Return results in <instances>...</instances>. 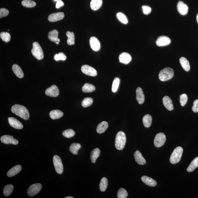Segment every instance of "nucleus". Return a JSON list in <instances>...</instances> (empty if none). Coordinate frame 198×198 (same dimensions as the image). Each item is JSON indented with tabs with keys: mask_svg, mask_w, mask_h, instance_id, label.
<instances>
[{
	"mask_svg": "<svg viewBox=\"0 0 198 198\" xmlns=\"http://www.w3.org/2000/svg\"><path fill=\"white\" fill-rule=\"evenodd\" d=\"M11 111L14 114L25 120H27L30 118L28 110L24 106L16 104L12 107Z\"/></svg>",
	"mask_w": 198,
	"mask_h": 198,
	"instance_id": "nucleus-1",
	"label": "nucleus"
},
{
	"mask_svg": "<svg viewBox=\"0 0 198 198\" xmlns=\"http://www.w3.org/2000/svg\"><path fill=\"white\" fill-rule=\"evenodd\" d=\"M126 142V137L125 133L123 131H119L117 134L115 141V146L117 150H122L123 149Z\"/></svg>",
	"mask_w": 198,
	"mask_h": 198,
	"instance_id": "nucleus-2",
	"label": "nucleus"
},
{
	"mask_svg": "<svg viewBox=\"0 0 198 198\" xmlns=\"http://www.w3.org/2000/svg\"><path fill=\"white\" fill-rule=\"evenodd\" d=\"M174 71L173 69L169 67H166L161 70L159 73V79L162 82L169 80L173 78Z\"/></svg>",
	"mask_w": 198,
	"mask_h": 198,
	"instance_id": "nucleus-3",
	"label": "nucleus"
},
{
	"mask_svg": "<svg viewBox=\"0 0 198 198\" xmlns=\"http://www.w3.org/2000/svg\"><path fill=\"white\" fill-rule=\"evenodd\" d=\"M183 152V150L182 147H178L175 149L170 156V162L174 165L179 162L181 158Z\"/></svg>",
	"mask_w": 198,
	"mask_h": 198,
	"instance_id": "nucleus-4",
	"label": "nucleus"
},
{
	"mask_svg": "<svg viewBox=\"0 0 198 198\" xmlns=\"http://www.w3.org/2000/svg\"><path fill=\"white\" fill-rule=\"evenodd\" d=\"M31 53L33 56L38 60L42 59L44 57V53L42 49L37 42L33 43Z\"/></svg>",
	"mask_w": 198,
	"mask_h": 198,
	"instance_id": "nucleus-5",
	"label": "nucleus"
},
{
	"mask_svg": "<svg viewBox=\"0 0 198 198\" xmlns=\"http://www.w3.org/2000/svg\"><path fill=\"white\" fill-rule=\"evenodd\" d=\"M53 162L56 172L59 174H62L63 172L64 167L61 158L57 155H54L53 157Z\"/></svg>",
	"mask_w": 198,
	"mask_h": 198,
	"instance_id": "nucleus-6",
	"label": "nucleus"
},
{
	"mask_svg": "<svg viewBox=\"0 0 198 198\" xmlns=\"http://www.w3.org/2000/svg\"><path fill=\"white\" fill-rule=\"evenodd\" d=\"M42 188L41 183H35L30 185L28 190V194L30 197L36 195L39 193Z\"/></svg>",
	"mask_w": 198,
	"mask_h": 198,
	"instance_id": "nucleus-7",
	"label": "nucleus"
},
{
	"mask_svg": "<svg viewBox=\"0 0 198 198\" xmlns=\"http://www.w3.org/2000/svg\"><path fill=\"white\" fill-rule=\"evenodd\" d=\"M166 141L165 135L163 133H159L155 137L154 144L155 146L157 148L162 147L165 144Z\"/></svg>",
	"mask_w": 198,
	"mask_h": 198,
	"instance_id": "nucleus-8",
	"label": "nucleus"
},
{
	"mask_svg": "<svg viewBox=\"0 0 198 198\" xmlns=\"http://www.w3.org/2000/svg\"><path fill=\"white\" fill-rule=\"evenodd\" d=\"M81 70L83 73L88 76H96L97 75V71L93 67L89 65H85L82 66Z\"/></svg>",
	"mask_w": 198,
	"mask_h": 198,
	"instance_id": "nucleus-9",
	"label": "nucleus"
},
{
	"mask_svg": "<svg viewBox=\"0 0 198 198\" xmlns=\"http://www.w3.org/2000/svg\"><path fill=\"white\" fill-rule=\"evenodd\" d=\"M59 89L55 85L52 86L49 88H47L45 91L46 94L51 97H57L59 95Z\"/></svg>",
	"mask_w": 198,
	"mask_h": 198,
	"instance_id": "nucleus-10",
	"label": "nucleus"
},
{
	"mask_svg": "<svg viewBox=\"0 0 198 198\" xmlns=\"http://www.w3.org/2000/svg\"><path fill=\"white\" fill-rule=\"evenodd\" d=\"M171 41L168 37L165 36H159L156 41V44L158 46H165L171 44Z\"/></svg>",
	"mask_w": 198,
	"mask_h": 198,
	"instance_id": "nucleus-11",
	"label": "nucleus"
},
{
	"mask_svg": "<svg viewBox=\"0 0 198 198\" xmlns=\"http://www.w3.org/2000/svg\"><path fill=\"white\" fill-rule=\"evenodd\" d=\"M1 142L4 144H12L16 145L18 144V141L16 139H14L13 136L9 135H4L1 138Z\"/></svg>",
	"mask_w": 198,
	"mask_h": 198,
	"instance_id": "nucleus-12",
	"label": "nucleus"
},
{
	"mask_svg": "<svg viewBox=\"0 0 198 198\" xmlns=\"http://www.w3.org/2000/svg\"><path fill=\"white\" fill-rule=\"evenodd\" d=\"M178 12L183 16H185L188 13V7L182 1H179L177 5Z\"/></svg>",
	"mask_w": 198,
	"mask_h": 198,
	"instance_id": "nucleus-13",
	"label": "nucleus"
},
{
	"mask_svg": "<svg viewBox=\"0 0 198 198\" xmlns=\"http://www.w3.org/2000/svg\"><path fill=\"white\" fill-rule=\"evenodd\" d=\"M8 119L9 124L13 128L19 130L22 129L23 128L22 124L14 117H9Z\"/></svg>",
	"mask_w": 198,
	"mask_h": 198,
	"instance_id": "nucleus-14",
	"label": "nucleus"
},
{
	"mask_svg": "<svg viewBox=\"0 0 198 198\" xmlns=\"http://www.w3.org/2000/svg\"><path fill=\"white\" fill-rule=\"evenodd\" d=\"M90 47L94 51H98L100 48L101 45L99 40L95 37H92L90 39Z\"/></svg>",
	"mask_w": 198,
	"mask_h": 198,
	"instance_id": "nucleus-15",
	"label": "nucleus"
},
{
	"mask_svg": "<svg viewBox=\"0 0 198 198\" xmlns=\"http://www.w3.org/2000/svg\"><path fill=\"white\" fill-rule=\"evenodd\" d=\"M64 17V14L62 12L51 14L49 16L48 20L50 22H56L62 20Z\"/></svg>",
	"mask_w": 198,
	"mask_h": 198,
	"instance_id": "nucleus-16",
	"label": "nucleus"
},
{
	"mask_svg": "<svg viewBox=\"0 0 198 198\" xmlns=\"http://www.w3.org/2000/svg\"><path fill=\"white\" fill-rule=\"evenodd\" d=\"M131 55L126 52L121 53L119 56L120 62L123 64H128L131 61Z\"/></svg>",
	"mask_w": 198,
	"mask_h": 198,
	"instance_id": "nucleus-17",
	"label": "nucleus"
},
{
	"mask_svg": "<svg viewBox=\"0 0 198 198\" xmlns=\"http://www.w3.org/2000/svg\"><path fill=\"white\" fill-rule=\"evenodd\" d=\"M136 99L139 104L144 103L145 101V96L143 91L141 87H138L136 91Z\"/></svg>",
	"mask_w": 198,
	"mask_h": 198,
	"instance_id": "nucleus-18",
	"label": "nucleus"
},
{
	"mask_svg": "<svg viewBox=\"0 0 198 198\" xmlns=\"http://www.w3.org/2000/svg\"><path fill=\"white\" fill-rule=\"evenodd\" d=\"M58 33L57 30H54L50 31L48 34V38L51 41L56 43V44H59L60 39L58 38Z\"/></svg>",
	"mask_w": 198,
	"mask_h": 198,
	"instance_id": "nucleus-19",
	"label": "nucleus"
},
{
	"mask_svg": "<svg viewBox=\"0 0 198 198\" xmlns=\"http://www.w3.org/2000/svg\"><path fill=\"white\" fill-rule=\"evenodd\" d=\"M134 157L135 160L139 165H144L146 163V161L144 159L139 150H136L134 154Z\"/></svg>",
	"mask_w": 198,
	"mask_h": 198,
	"instance_id": "nucleus-20",
	"label": "nucleus"
},
{
	"mask_svg": "<svg viewBox=\"0 0 198 198\" xmlns=\"http://www.w3.org/2000/svg\"><path fill=\"white\" fill-rule=\"evenodd\" d=\"M162 102L165 108L169 111H171L173 110V107L172 101L168 96H164L162 99Z\"/></svg>",
	"mask_w": 198,
	"mask_h": 198,
	"instance_id": "nucleus-21",
	"label": "nucleus"
},
{
	"mask_svg": "<svg viewBox=\"0 0 198 198\" xmlns=\"http://www.w3.org/2000/svg\"><path fill=\"white\" fill-rule=\"evenodd\" d=\"M141 180L146 185L149 186L154 187L157 185V182L156 181L148 176H142L141 177Z\"/></svg>",
	"mask_w": 198,
	"mask_h": 198,
	"instance_id": "nucleus-22",
	"label": "nucleus"
},
{
	"mask_svg": "<svg viewBox=\"0 0 198 198\" xmlns=\"http://www.w3.org/2000/svg\"><path fill=\"white\" fill-rule=\"evenodd\" d=\"M22 167L20 165H18L12 167L9 170L7 173V176L8 177H11L16 176L21 171Z\"/></svg>",
	"mask_w": 198,
	"mask_h": 198,
	"instance_id": "nucleus-23",
	"label": "nucleus"
},
{
	"mask_svg": "<svg viewBox=\"0 0 198 198\" xmlns=\"http://www.w3.org/2000/svg\"><path fill=\"white\" fill-rule=\"evenodd\" d=\"M12 70L18 78H22L23 77L24 74L20 67L17 64H14L12 66Z\"/></svg>",
	"mask_w": 198,
	"mask_h": 198,
	"instance_id": "nucleus-24",
	"label": "nucleus"
},
{
	"mask_svg": "<svg viewBox=\"0 0 198 198\" xmlns=\"http://www.w3.org/2000/svg\"><path fill=\"white\" fill-rule=\"evenodd\" d=\"M108 127V124L105 121L101 122L97 126L96 131L98 133L101 134L104 133L107 130Z\"/></svg>",
	"mask_w": 198,
	"mask_h": 198,
	"instance_id": "nucleus-25",
	"label": "nucleus"
},
{
	"mask_svg": "<svg viewBox=\"0 0 198 198\" xmlns=\"http://www.w3.org/2000/svg\"><path fill=\"white\" fill-rule=\"evenodd\" d=\"M64 113L61 110H52L50 113V117L52 119L55 120L59 119L63 116Z\"/></svg>",
	"mask_w": 198,
	"mask_h": 198,
	"instance_id": "nucleus-26",
	"label": "nucleus"
},
{
	"mask_svg": "<svg viewBox=\"0 0 198 198\" xmlns=\"http://www.w3.org/2000/svg\"><path fill=\"white\" fill-rule=\"evenodd\" d=\"M102 4V0H91L90 7L93 10H97L100 8Z\"/></svg>",
	"mask_w": 198,
	"mask_h": 198,
	"instance_id": "nucleus-27",
	"label": "nucleus"
},
{
	"mask_svg": "<svg viewBox=\"0 0 198 198\" xmlns=\"http://www.w3.org/2000/svg\"><path fill=\"white\" fill-rule=\"evenodd\" d=\"M179 62L184 70L187 72L189 71L190 70V64L186 58L184 57H181L179 59Z\"/></svg>",
	"mask_w": 198,
	"mask_h": 198,
	"instance_id": "nucleus-28",
	"label": "nucleus"
},
{
	"mask_svg": "<svg viewBox=\"0 0 198 198\" xmlns=\"http://www.w3.org/2000/svg\"><path fill=\"white\" fill-rule=\"evenodd\" d=\"M100 150L98 148L92 150L90 156L92 163H94L96 162V159L100 154Z\"/></svg>",
	"mask_w": 198,
	"mask_h": 198,
	"instance_id": "nucleus-29",
	"label": "nucleus"
},
{
	"mask_svg": "<svg viewBox=\"0 0 198 198\" xmlns=\"http://www.w3.org/2000/svg\"><path fill=\"white\" fill-rule=\"evenodd\" d=\"M95 90L96 87L88 83L84 84L82 88V91L86 93H91L94 91Z\"/></svg>",
	"mask_w": 198,
	"mask_h": 198,
	"instance_id": "nucleus-30",
	"label": "nucleus"
},
{
	"mask_svg": "<svg viewBox=\"0 0 198 198\" xmlns=\"http://www.w3.org/2000/svg\"><path fill=\"white\" fill-rule=\"evenodd\" d=\"M152 120V118L150 115L149 114L145 115L143 118L142 119L144 126L146 128L149 127L151 125Z\"/></svg>",
	"mask_w": 198,
	"mask_h": 198,
	"instance_id": "nucleus-31",
	"label": "nucleus"
},
{
	"mask_svg": "<svg viewBox=\"0 0 198 198\" xmlns=\"http://www.w3.org/2000/svg\"><path fill=\"white\" fill-rule=\"evenodd\" d=\"M197 167H198V157L193 160L187 168V171L188 172H191Z\"/></svg>",
	"mask_w": 198,
	"mask_h": 198,
	"instance_id": "nucleus-32",
	"label": "nucleus"
},
{
	"mask_svg": "<svg viewBox=\"0 0 198 198\" xmlns=\"http://www.w3.org/2000/svg\"><path fill=\"white\" fill-rule=\"evenodd\" d=\"M66 35L67 37V42L69 45L74 44L75 43V36L73 32L67 31L66 33Z\"/></svg>",
	"mask_w": 198,
	"mask_h": 198,
	"instance_id": "nucleus-33",
	"label": "nucleus"
},
{
	"mask_svg": "<svg viewBox=\"0 0 198 198\" xmlns=\"http://www.w3.org/2000/svg\"><path fill=\"white\" fill-rule=\"evenodd\" d=\"M108 186V180L106 178L104 177L101 179L99 183V189L101 191H106Z\"/></svg>",
	"mask_w": 198,
	"mask_h": 198,
	"instance_id": "nucleus-34",
	"label": "nucleus"
},
{
	"mask_svg": "<svg viewBox=\"0 0 198 198\" xmlns=\"http://www.w3.org/2000/svg\"><path fill=\"white\" fill-rule=\"evenodd\" d=\"M81 148L80 144L78 143H73L71 144L70 148V150L73 154L76 155L78 154V151Z\"/></svg>",
	"mask_w": 198,
	"mask_h": 198,
	"instance_id": "nucleus-35",
	"label": "nucleus"
},
{
	"mask_svg": "<svg viewBox=\"0 0 198 198\" xmlns=\"http://www.w3.org/2000/svg\"><path fill=\"white\" fill-rule=\"evenodd\" d=\"M14 189L13 186L11 184L6 186L4 188V193L5 196H8L10 195Z\"/></svg>",
	"mask_w": 198,
	"mask_h": 198,
	"instance_id": "nucleus-36",
	"label": "nucleus"
},
{
	"mask_svg": "<svg viewBox=\"0 0 198 198\" xmlns=\"http://www.w3.org/2000/svg\"><path fill=\"white\" fill-rule=\"evenodd\" d=\"M93 102V99L91 98L87 97L83 100L82 105L83 107H87L90 106Z\"/></svg>",
	"mask_w": 198,
	"mask_h": 198,
	"instance_id": "nucleus-37",
	"label": "nucleus"
},
{
	"mask_svg": "<svg viewBox=\"0 0 198 198\" xmlns=\"http://www.w3.org/2000/svg\"><path fill=\"white\" fill-rule=\"evenodd\" d=\"M22 5L27 7H33L36 5V3L31 0H24L21 2Z\"/></svg>",
	"mask_w": 198,
	"mask_h": 198,
	"instance_id": "nucleus-38",
	"label": "nucleus"
},
{
	"mask_svg": "<svg viewBox=\"0 0 198 198\" xmlns=\"http://www.w3.org/2000/svg\"><path fill=\"white\" fill-rule=\"evenodd\" d=\"M0 37L3 41L5 42H8L10 41L11 36L8 33L1 32L0 34Z\"/></svg>",
	"mask_w": 198,
	"mask_h": 198,
	"instance_id": "nucleus-39",
	"label": "nucleus"
},
{
	"mask_svg": "<svg viewBox=\"0 0 198 198\" xmlns=\"http://www.w3.org/2000/svg\"><path fill=\"white\" fill-rule=\"evenodd\" d=\"M120 84V79L119 78H115L113 81L112 86V91L113 93H116L117 91L118 88Z\"/></svg>",
	"mask_w": 198,
	"mask_h": 198,
	"instance_id": "nucleus-40",
	"label": "nucleus"
},
{
	"mask_svg": "<svg viewBox=\"0 0 198 198\" xmlns=\"http://www.w3.org/2000/svg\"><path fill=\"white\" fill-rule=\"evenodd\" d=\"M128 196V193L124 189L121 188L117 192V196L118 198H126Z\"/></svg>",
	"mask_w": 198,
	"mask_h": 198,
	"instance_id": "nucleus-41",
	"label": "nucleus"
},
{
	"mask_svg": "<svg viewBox=\"0 0 198 198\" xmlns=\"http://www.w3.org/2000/svg\"><path fill=\"white\" fill-rule=\"evenodd\" d=\"M75 133L73 129H67L62 132V135L64 137L67 138L73 137L75 135Z\"/></svg>",
	"mask_w": 198,
	"mask_h": 198,
	"instance_id": "nucleus-42",
	"label": "nucleus"
},
{
	"mask_svg": "<svg viewBox=\"0 0 198 198\" xmlns=\"http://www.w3.org/2000/svg\"><path fill=\"white\" fill-rule=\"evenodd\" d=\"M117 17L121 22L124 24H127L128 23V20L126 17L123 13H118L117 14Z\"/></svg>",
	"mask_w": 198,
	"mask_h": 198,
	"instance_id": "nucleus-43",
	"label": "nucleus"
},
{
	"mask_svg": "<svg viewBox=\"0 0 198 198\" xmlns=\"http://www.w3.org/2000/svg\"><path fill=\"white\" fill-rule=\"evenodd\" d=\"M54 58L55 60L58 61L59 60L65 61L67 58V57L64 53L60 52L58 54H57L54 55Z\"/></svg>",
	"mask_w": 198,
	"mask_h": 198,
	"instance_id": "nucleus-44",
	"label": "nucleus"
},
{
	"mask_svg": "<svg viewBox=\"0 0 198 198\" xmlns=\"http://www.w3.org/2000/svg\"><path fill=\"white\" fill-rule=\"evenodd\" d=\"M188 96L185 94H183L180 95V102L181 105L182 107L185 106L186 104L188 102Z\"/></svg>",
	"mask_w": 198,
	"mask_h": 198,
	"instance_id": "nucleus-45",
	"label": "nucleus"
},
{
	"mask_svg": "<svg viewBox=\"0 0 198 198\" xmlns=\"http://www.w3.org/2000/svg\"><path fill=\"white\" fill-rule=\"evenodd\" d=\"M143 12L144 14L148 15L151 13L152 9L151 7L148 6H143L142 7Z\"/></svg>",
	"mask_w": 198,
	"mask_h": 198,
	"instance_id": "nucleus-46",
	"label": "nucleus"
},
{
	"mask_svg": "<svg viewBox=\"0 0 198 198\" xmlns=\"http://www.w3.org/2000/svg\"><path fill=\"white\" fill-rule=\"evenodd\" d=\"M9 11L7 9L1 8L0 9V17L1 18L7 16L8 15Z\"/></svg>",
	"mask_w": 198,
	"mask_h": 198,
	"instance_id": "nucleus-47",
	"label": "nucleus"
},
{
	"mask_svg": "<svg viewBox=\"0 0 198 198\" xmlns=\"http://www.w3.org/2000/svg\"><path fill=\"white\" fill-rule=\"evenodd\" d=\"M192 110L195 113L198 112V99L195 100L193 102V105L192 107Z\"/></svg>",
	"mask_w": 198,
	"mask_h": 198,
	"instance_id": "nucleus-48",
	"label": "nucleus"
},
{
	"mask_svg": "<svg viewBox=\"0 0 198 198\" xmlns=\"http://www.w3.org/2000/svg\"><path fill=\"white\" fill-rule=\"evenodd\" d=\"M64 3L61 1H58L56 5V7L57 8H59L60 7H62L64 6Z\"/></svg>",
	"mask_w": 198,
	"mask_h": 198,
	"instance_id": "nucleus-49",
	"label": "nucleus"
},
{
	"mask_svg": "<svg viewBox=\"0 0 198 198\" xmlns=\"http://www.w3.org/2000/svg\"><path fill=\"white\" fill-rule=\"evenodd\" d=\"M196 19H197V22L198 24V14L197 15V17H196Z\"/></svg>",
	"mask_w": 198,
	"mask_h": 198,
	"instance_id": "nucleus-50",
	"label": "nucleus"
},
{
	"mask_svg": "<svg viewBox=\"0 0 198 198\" xmlns=\"http://www.w3.org/2000/svg\"><path fill=\"white\" fill-rule=\"evenodd\" d=\"M74 197H71V196H68V197H65V198H73Z\"/></svg>",
	"mask_w": 198,
	"mask_h": 198,
	"instance_id": "nucleus-51",
	"label": "nucleus"
},
{
	"mask_svg": "<svg viewBox=\"0 0 198 198\" xmlns=\"http://www.w3.org/2000/svg\"><path fill=\"white\" fill-rule=\"evenodd\" d=\"M55 1H58V0H54Z\"/></svg>",
	"mask_w": 198,
	"mask_h": 198,
	"instance_id": "nucleus-52",
	"label": "nucleus"
}]
</instances>
